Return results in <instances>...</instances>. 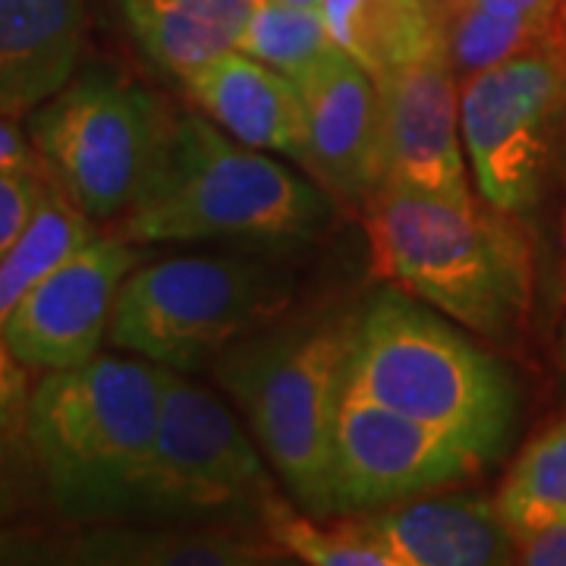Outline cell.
Segmentation results:
<instances>
[{
  "label": "cell",
  "instance_id": "29",
  "mask_svg": "<svg viewBox=\"0 0 566 566\" xmlns=\"http://www.w3.org/2000/svg\"><path fill=\"white\" fill-rule=\"evenodd\" d=\"M516 564L566 566V516L516 538Z\"/></svg>",
  "mask_w": 566,
  "mask_h": 566
},
{
  "label": "cell",
  "instance_id": "21",
  "mask_svg": "<svg viewBox=\"0 0 566 566\" xmlns=\"http://www.w3.org/2000/svg\"><path fill=\"white\" fill-rule=\"evenodd\" d=\"M95 237V221L57 182L48 180L32 218L0 259V334L22 296Z\"/></svg>",
  "mask_w": 566,
  "mask_h": 566
},
{
  "label": "cell",
  "instance_id": "24",
  "mask_svg": "<svg viewBox=\"0 0 566 566\" xmlns=\"http://www.w3.org/2000/svg\"><path fill=\"white\" fill-rule=\"evenodd\" d=\"M337 48L318 7H286L274 0H259L245 22L237 51L300 80L324 54Z\"/></svg>",
  "mask_w": 566,
  "mask_h": 566
},
{
  "label": "cell",
  "instance_id": "34",
  "mask_svg": "<svg viewBox=\"0 0 566 566\" xmlns=\"http://www.w3.org/2000/svg\"><path fill=\"white\" fill-rule=\"evenodd\" d=\"M564 249H566V227H564Z\"/></svg>",
  "mask_w": 566,
  "mask_h": 566
},
{
  "label": "cell",
  "instance_id": "9",
  "mask_svg": "<svg viewBox=\"0 0 566 566\" xmlns=\"http://www.w3.org/2000/svg\"><path fill=\"white\" fill-rule=\"evenodd\" d=\"M274 494L262 453L237 416L211 390L182 378V371L164 368L161 422L142 488V520L259 516Z\"/></svg>",
  "mask_w": 566,
  "mask_h": 566
},
{
  "label": "cell",
  "instance_id": "25",
  "mask_svg": "<svg viewBox=\"0 0 566 566\" xmlns=\"http://www.w3.org/2000/svg\"><path fill=\"white\" fill-rule=\"evenodd\" d=\"M32 479H39L25 431L0 424V526H7L29 497Z\"/></svg>",
  "mask_w": 566,
  "mask_h": 566
},
{
  "label": "cell",
  "instance_id": "1",
  "mask_svg": "<svg viewBox=\"0 0 566 566\" xmlns=\"http://www.w3.org/2000/svg\"><path fill=\"white\" fill-rule=\"evenodd\" d=\"M164 368L95 356L44 371L25 406V441L51 506L70 523L139 516L161 422Z\"/></svg>",
  "mask_w": 566,
  "mask_h": 566
},
{
  "label": "cell",
  "instance_id": "3",
  "mask_svg": "<svg viewBox=\"0 0 566 566\" xmlns=\"http://www.w3.org/2000/svg\"><path fill=\"white\" fill-rule=\"evenodd\" d=\"M368 237L378 271L450 322L491 344L523 331L532 255L513 214L381 186L368 202Z\"/></svg>",
  "mask_w": 566,
  "mask_h": 566
},
{
  "label": "cell",
  "instance_id": "30",
  "mask_svg": "<svg viewBox=\"0 0 566 566\" xmlns=\"http://www.w3.org/2000/svg\"><path fill=\"white\" fill-rule=\"evenodd\" d=\"M412 3H419L424 13L434 20V25L441 29L444 25V17H447V7H450V0H412Z\"/></svg>",
  "mask_w": 566,
  "mask_h": 566
},
{
  "label": "cell",
  "instance_id": "5",
  "mask_svg": "<svg viewBox=\"0 0 566 566\" xmlns=\"http://www.w3.org/2000/svg\"><path fill=\"white\" fill-rule=\"evenodd\" d=\"M353 324L259 331L214 363L262 453L305 513L331 520V447Z\"/></svg>",
  "mask_w": 566,
  "mask_h": 566
},
{
  "label": "cell",
  "instance_id": "11",
  "mask_svg": "<svg viewBox=\"0 0 566 566\" xmlns=\"http://www.w3.org/2000/svg\"><path fill=\"white\" fill-rule=\"evenodd\" d=\"M133 243L95 237L39 281L3 322V344L29 371L76 368L98 356L123 281L136 271Z\"/></svg>",
  "mask_w": 566,
  "mask_h": 566
},
{
  "label": "cell",
  "instance_id": "19",
  "mask_svg": "<svg viewBox=\"0 0 566 566\" xmlns=\"http://www.w3.org/2000/svg\"><path fill=\"white\" fill-rule=\"evenodd\" d=\"M441 35L457 80L560 39V0H450Z\"/></svg>",
  "mask_w": 566,
  "mask_h": 566
},
{
  "label": "cell",
  "instance_id": "18",
  "mask_svg": "<svg viewBox=\"0 0 566 566\" xmlns=\"http://www.w3.org/2000/svg\"><path fill=\"white\" fill-rule=\"evenodd\" d=\"M129 32L139 48L167 70L186 80L205 63L237 51L245 22L259 0H120Z\"/></svg>",
  "mask_w": 566,
  "mask_h": 566
},
{
  "label": "cell",
  "instance_id": "16",
  "mask_svg": "<svg viewBox=\"0 0 566 566\" xmlns=\"http://www.w3.org/2000/svg\"><path fill=\"white\" fill-rule=\"evenodd\" d=\"M189 98L223 133L262 151L305 161V107L300 82L243 51H227L182 80Z\"/></svg>",
  "mask_w": 566,
  "mask_h": 566
},
{
  "label": "cell",
  "instance_id": "2",
  "mask_svg": "<svg viewBox=\"0 0 566 566\" xmlns=\"http://www.w3.org/2000/svg\"><path fill=\"white\" fill-rule=\"evenodd\" d=\"M346 385L497 463L520 390L506 365L406 290H378L349 334Z\"/></svg>",
  "mask_w": 566,
  "mask_h": 566
},
{
  "label": "cell",
  "instance_id": "6",
  "mask_svg": "<svg viewBox=\"0 0 566 566\" xmlns=\"http://www.w3.org/2000/svg\"><path fill=\"white\" fill-rule=\"evenodd\" d=\"M293 277L249 255H180L136 268L117 293L111 344L174 371H199L281 318Z\"/></svg>",
  "mask_w": 566,
  "mask_h": 566
},
{
  "label": "cell",
  "instance_id": "15",
  "mask_svg": "<svg viewBox=\"0 0 566 566\" xmlns=\"http://www.w3.org/2000/svg\"><path fill=\"white\" fill-rule=\"evenodd\" d=\"M394 566L516 564V535L497 497L479 491H434L363 516Z\"/></svg>",
  "mask_w": 566,
  "mask_h": 566
},
{
  "label": "cell",
  "instance_id": "7",
  "mask_svg": "<svg viewBox=\"0 0 566 566\" xmlns=\"http://www.w3.org/2000/svg\"><path fill=\"white\" fill-rule=\"evenodd\" d=\"M54 182L95 223L120 221L151 180L170 114L142 85L85 70L29 117Z\"/></svg>",
  "mask_w": 566,
  "mask_h": 566
},
{
  "label": "cell",
  "instance_id": "14",
  "mask_svg": "<svg viewBox=\"0 0 566 566\" xmlns=\"http://www.w3.org/2000/svg\"><path fill=\"white\" fill-rule=\"evenodd\" d=\"M268 535L237 528L155 520V526H104L51 545L0 535L3 564H95V566H252L281 560Z\"/></svg>",
  "mask_w": 566,
  "mask_h": 566
},
{
  "label": "cell",
  "instance_id": "17",
  "mask_svg": "<svg viewBox=\"0 0 566 566\" xmlns=\"http://www.w3.org/2000/svg\"><path fill=\"white\" fill-rule=\"evenodd\" d=\"M82 0H0V117L25 120L76 76Z\"/></svg>",
  "mask_w": 566,
  "mask_h": 566
},
{
  "label": "cell",
  "instance_id": "33",
  "mask_svg": "<svg viewBox=\"0 0 566 566\" xmlns=\"http://www.w3.org/2000/svg\"><path fill=\"white\" fill-rule=\"evenodd\" d=\"M560 25H564V41H566V0H560Z\"/></svg>",
  "mask_w": 566,
  "mask_h": 566
},
{
  "label": "cell",
  "instance_id": "23",
  "mask_svg": "<svg viewBox=\"0 0 566 566\" xmlns=\"http://www.w3.org/2000/svg\"><path fill=\"white\" fill-rule=\"evenodd\" d=\"M262 532L281 547L283 554L315 566H394L387 551L365 528L356 513L337 523V526H322L318 516L296 510L283 497H271L259 510Z\"/></svg>",
  "mask_w": 566,
  "mask_h": 566
},
{
  "label": "cell",
  "instance_id": "10",
  "mask_svg": "<svg viewBox=\"0 0 566 566\" xmlns=\"http://www.w3.org/2000/svg\"><path fill=\"white\" fill-rule=\"evenodd\" d=\"M485 469V460L460 441L344 387L331 447L334 516L403 504Z\"/></svg>",
  "mask_w": 566,
  "mask_h": 566
},
{
  "label": "cell",
  "instance_id": "22",
  "mask_svg": "<svg viewBox=\"0 0 566 566\" xmlns=\"http://www.w3.org/2000/svg\"><path fill=\"white\" fill-rule=\"evenodd\" d=\"M497 506L513 535H528L535 528L566 516V419L545 428L520 460L506 472L497 491Z\"/></svg>",
  "mask_w": 566,
  "mask_h": 566
},
{
  "label": "cell",
  "instance_id": "28",
  "mask_svg": "<svg viewBox=\"0 0 566 566\" xmlns=\"http://www.w3.org/2000/svg\"><path fill=\"white\" fill-rule=\"evenodd\" d=\"M0 170H17V174H29V177L54 180L35 142L29 139L17 126V120H10V117H0Z\"/></svg>",
  "mask_w": 566,
  "mask_h": 566
},
{
  "label": "cell",
  "instance_id": "8",
  "mask_svg": "<svg viewBox=\"0 0 566 566\" xmlns=\"http://www.w3.org/2000/svg\"><path fill=\"white\" fill-rule=\"evenodd\" d=\"M564 107V35L460 80L465 158L485 205L504 214L538 205Z\"/></svg>",
  "mask_w": 566,
  "mask_h": 566
},
{
  "label": "cell",
  "instance_id": "27",
  "mask_svg": "<svg viewBox=\"0 0 566 566\" xmlns=\"http://www.w3.org/2000/svg\"><path fill=\"white\" fill-rule=\"evenodd\" d=\"M29 385H25V368H22L0 334V424L25 431V406H29Z\"/></svg>",
  "mask_w": 566,
  "mask_h": 566
},
{
  "label": "cell",
  "instance_id": "20",
  "mask_svg": "<svg viewBox=\"0 0 566 566\" xmlns=\"http://www.w3.org/2000/svg\"><path fill=\"white\" fill-rule=\"evenodd\" d=\"M334 44L371 76L422 57L444 35L412 0H322Z\"/></svg>",
  "mask_w": 566,
  "mask_h": 566
},
{
  "label": "cell",
  "instance_id": "31",
  "mask_svg": "<svg viewBox=\"0 0 566 566\" xmlns=\"http://www.w3.org/2000/svg\"><path fill=\"white\" fill-rule=\"evenodd\" d=\"M274 3H286V7H322V0H274Z\"/></svg>",
  "mask_w": 566,
  "mask_h": 566
},
{
  "label": "cell",
  "instance_id": "32",
  "mask_svg": "<svg viewBox=\"0 0 566 566\" xmlns=\"http://www.w3.org/2000/svg\"><path fill=\"white\" fill-rule=\"evenodd\" d=\"M560 359H564V368H566V318H564V331H560Z\"/></svg>",
  "mask_w": 566,
  "mask_h": 566
},
{
  "label": "cell",
  "instance_id": "4",
  "mask_svg": "<svg viewBox=\"0 0 566 566\" xmlns=\"http://www.w3.org/2000/svg\"><path fill=\"white\" fill-rule=\"evenodd\" d=\"M327 218V196L290 167L199 114L170 117L151 180L120 221L126 243L303 240Z\"/></svg>",
  "mask_w": 566,
  "mask_h": 566
},
{
  "label": "cell",
  "instance_id": "12",
  "mask_svg": "<svg viewBox=\"0 0 566 566\" xmlns=\"http://www.w3.org/2000/svg\"><path fill=\"white\" fill-rule=\"evenodd\" d=\"M375 82L385 117V186L463 208L479 205L465 174L460 80L444 41L422 57L375 76Z\"/></svg>",
  "mask_w": 566,
  "mask_h": 566
},
{
  "label": "cell",
  "instance_id": "13",
  "mask_svg": "<svg viewBox=\"0 0 566 566\" xmlns=\"http://www.w3.org/2000/svg\"><path fill=\"white\" fill-rule=\"evenodd\" d=\"M305 167L346 202H371L385 186V117L375 76L340 48L300 76Z\"/></svg>",
  "mask_w": 566,
  "mask_h": 566
},
{
  "label": "cell",
  "instance_id": "26",
  "mask_svg": "<svg viewBox=\"0 0 566 566\" xmlns=\"http://www.w3.org/2000/svg\"><path fill=\"white\" fill-rule=\"evenodd\" d=\"M48 180L44 177H29L17 170H0V259L20 237L25 221L32 218L41 192Z\"/></svg>",
  "mask_w": 566,
  "mask_h": 566
}]
</instances>
